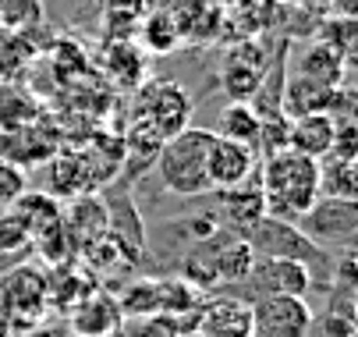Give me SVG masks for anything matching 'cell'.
Returning a JSON list of instances; mask_svg holds the SVG:
<instances>
[{
  "instance_id": "obj_1",
  "label": "cell",
  "mask_w": 358,
  "mask_h": 337,
  "mask_svg": "<svg viewBox=\"0 0 358 337\" xmlns=\"http://www.w3.org/2000/svg\"><path fill=\"white\" fill-rule=\"evenodd\" d=\"M259 185L266 199V217L298 224L320 199V160L280 150L259 160Z\"/></svg>"
},
{
  "instance_id": "obj_2",
  "label": "cell",
  "mask_w": 358,
  "mask_h": 337,
  "mask_svg": "<svg viewBox=\"0 0 358 337\" xmlns=\"http://www.w3.org/2000/svg\"><path fill=\"white\" fill-rule=\"evenodd\" d=\"M213 128H185L178 135H171L160 153H157V178L171 196L181 199H195L206 196L210 188V174H206V160H210V142H213Z\"/></svg>"
},
{
  "instance_id": "obj_3",
  "label": "cell",
  "mask_w": 358,
  "mask_h": 337,
  "mask_svg": "<svg viewBox=\"0 0 358 337\" xmlns=\"http://www.w3.org/2000/svg\"><path fill=\"white\" fill-rule=\"evenodd\" d=\"M245 242L252 245L255 256L294 259V263H301V266H309L313 284H316V287H330L334 263H330L327 249L316 245L298 224H291V220H277V217H263L259 224H252V227L245 231Z\"/></svg>"
},
{
  "instance_id": "obj_4",
  "label": "cell",
  "mask_w": 358,
  "mask_h": 337,
  "mask_svg": "<svg viewBox=\"0 0 358 337\" xmlns=\"http://www.w3.org/2000/svg\"><path fill=\"white\" fill-rule=\"evenodd\" d=\"M50 309V295H46V273L36 263H18L15 270L4 273L0 280V313L11 323V330H29L36 323H43Z\"/></svg>"
},
{
  "instance_id": "obj_5",
  "label": "cell",
  "mask_w": 358,
  "mask_h": 337,
  "mask_svg": "<svg viewBox=\"0 0 358 337\" xmlns=\"http://www.w3.org/2000/svg\"><path fill=\"white\" fill-rule=\"evenodd\" d=\"M131 117L145 121L152 131H157L164 142L178 131L188 128V117H192V96L181 82L174 78H160V82H149L138 89L135 96V107H131Z\"/></svg>"
},
{
  "instance_id": "obj_6",
  "label": "cell",
  "mask_w": 358,
  "mask_h": 337,
  "mask_svg": "<svg viewBox=\"0 0 358 337\" xmlns=\"http://www.w3.org/2000/svg\"><path fill=\"white\" fill-rule=\"evenodd\" d=\"M252 337H309L313 306L301 295H259L252 306Z\"/></svg>"
},
{
  "instance_id": "obj_7",
  "label": "cell",
  "mask_w": 358,
  "mask_h": 337,
  "mask_svg": "<svg viewBox=\"0 0 358 337\" xmlns=\"http://www.w3.org/2000/svg\"><path fill=\"white\" fill-rule=\"evenodd\" d=\"M298 227L313 238L316 245H351V238L358 231V203L355 199H330L320 196L316 206L298 220Z\"/></svg>"
},
{
  "instance_id": "obj_8",
  "label": "cell",
  "mask_w": 358,
  "mask_h": 337,
  "mask_svg": "<svg viewBox=\"0 0 358 337\" xmlns=\"http://www.w3.org/2000/svg\"><path fill=\"white\" fill-rule=\"evenodd\" d=\"M241 284H248L255 295H301V299L316 287L309 266L294 259H273V256H255Z\"/></svg>"
},
{
  "instance_id": "obj_9",
  "label": "cell",
  "mask_w": 358,
  "mask_h": 337,
  "mask_svg": "<svg viewBox=\"0 0 358 337\" xmlns=\"http://www.w3.org/2000/svg\"><path fill=\"white\" fill-rule=\"evenodd\" d=\"M266 50L259 43H238L234 50L227 54L224 68H220V85L231 96V103H248L255 89H259L263 75H266Z\"/></svg>"
},
{
  "instance_id": "obj_10",
  "label": "cell",
  "mask_w": 358,
  "mask_h": 337,
  "mask_svg": "<svg viewBox=\"0 0 358 337\" xmlns=\"http://www.w3.org/2000/svg\"><path fill=\"white\" fill-rule=\"evenodd\" d=\"M259 167V157H255L252 146H241V142H231L224 135H213L210 142V160H206V174H210V188L224 192L241 185L248 174H255Z\"/></svg>"
},
{
  "instance_id": "obj_11",
  "label": "cell",
  "mask_w": 358,
  "mask_h": 337,
  "mask_svg": "<svg viewBox=\"0 0 358 337\" xmlns=\"http://www.w3.org/2000/svg\"><path fill=\"white\" fill-rule=\"evenodd\" d=\"M266 217V199H263V185H259V167L248 174L241 185L220 192V220H227V231L245 238L252 224H259Z\"/></svg>"
},
{
  "instance_id": "obj_12",
  "label": "cell",
  "mask_w": 358,
  "mask_h": 337,
  "mask_svg": "<svg viewBox=\"0 0 358 337\" xmlns=\"http://www.w3.org/2000/svg\"><path fill=\"white\" fill-rule=\"evenodd\" d=\"M68 316H71L75 337H110L121 330V320H124L117 299L107 292H89L82 302H75L68 309Z\"/></svg>"
},
{
  "instance_id": "obj_13",
  "label": "cell",
  "mask_w": 358,
  "mask_h": 337,
  "mask_svg": "<svg viewBox=\"0 0 358 337\" xmlns=\"http://www.w3.org/2000/svg\"><path fill=\"white\" fill-rule=\"evenodd\" d=\"M8 213L32 238V245L39 242V238L54 234L64 224V206H61V199L50 196V192H22V196L8 206Z\"/></svg>"
},
{
  "instance_id": "obj_14",
  "label": "cell",
  "mask_w": 358,
  "mask_h": 337,
  "mask_svg": "<svg viewBox=\"0 0 358 337\" xmlns=\"http://www.w3.org/2000/svg\"><path fill=\"white\" fill-rule=\"evenodd\" d=\"M287 71L298 75V78H305V82H313V85L337 89L348 78V61L337 50H330V46H323L316 39L313 46H305V50L298 54V61H287Z\"/></svg>"
},
{
  "instance_id": "obj_15",
  "label": "cell",
  "mask_w": 358,
  "mask_h": 337,
  "mask_svg": "<svg viewBox=\"0 0 358 337\" xmlns=\"http://www.w3.org/2000/svg\"><path fill=\"white\" fill-rule=\"evenodd\" d=\"M195 330L202 337H252V309L238 299H217L199 306Z\"/></svg>"
},
{
  "instance_id": "obj_16",
  "label": "cell",
  "mask_w": 358,
  "mask_h": 337,
  "mask_svg": "<svg viewBox=\"0 0 358 337\" xmlns=\"http://www.w3.org/2000/svg\"><path fill=\"white\" fill-rule=\"evenodd\" d=\"M334 131H337V117L316 110V114H298L291 117V146L294 153L301 157H313V160H323L330 150H334Z\"/></svg>"
},
{
  "instance_id": "obj_17",
  "label": "cell",
  "mask_w": 358,
  "mask_h": 337,
  "mask_svg": "<svg viewBox=\"0 0 358 337\" xmlns=\"http://www.w3.org/2000/svg\"><path fill=\"white\" fill-rule=\"evenodd\" d=\"M107 231L114 234V242L121 245V252L128 256V263H135L145 252V227H142V217L135 210V199L114 196L107 203Z\"/></svg>"
},
{
  "instance_id": "obj_18",
  "label": "cell",
  "mask_w": 358,
  "mask_h": 337,
  "mask_svg": "<svg viewBox=\"0 0 358 337\" xmlns=\"http://www.w3.org/2000/svg\"><path fill=\"white\" fill-rule=\"evenodd\" d=\"M39 46L29 29H0V82H18L36 61Z\"/></svg>"
},
{
  "instance_id": "obj_19",
  "label": "cell",
  "mask_w": 358,
  "mask_h": 337,
  "mask_svg": "<svg viewBox=\"0 0 358 337\" xmlns=\"http://www.w3.org/2000/svg\"><path fill=\"white\" fill-rule=\"evenodd\" d=\"M64 227L75 238V245L89 242V238L107 231V199L96 196H75L71 206L64 210Z\"/></svg>"
},
{
  "instance_id": "obj_20",
  "label": "cell",
  "mask_w": 358,
  "mask_h": 337,
  "mask_svg": "<svg viewBox=\"0 0 358 337\" xmlns=\"http://www.w3.org/2000/svg\"><path fill=\"white\" fill-rule=\"evenodd\" d=\"M252 245L245 238H238L234 231H220L217 234V280L220 284H241L252 270Z\"/></svg>"
},
{
  "instance_id": "obj_21",
  "label": "cell",
  "mask_w": 358,
  "mask_h": 337,
  "mask_svg": "<svg viewBox=\"0 0 358 337\" xmlns=\"http://www.w3.org/2000/svg\"><path fill=\"white\" fill-rule=\"evenodd\" d=\"M39 121V100L18 82H0V135Z\"/></svg>"
},
{
  "instance_id": "obj_22",
  "label": "cell",
  "mask_w": 358,
  "mask_h": 337,
  "mask_svg": "<svg viewBox=\"0 0 358 337\" xmlns=\"http://www.w3.org/2000/svg\"><path fill=\"white\" fill-rule=\"evenodd\" d=\"M320 196H330V199H355L358 196L355 160H344L337 153H327L320 160Z\"/></svg>"
},
{
  "instance_id": "obj_23",
  "label": "cell",
  "mask_w": 358,
  "mask_h": 337,
  "mask_svg": "<svg viewBox=\"0 0 358 337\" xmlns=\"http://www.w3.org/2000/svg\"><path fill=\"white\" fill-rule=\"evenodd\" d=\"M217 135L231 138V142H241V146H252L255 150V138H259V114L252 110V103H227L224 114H220V128ZM259 157V153H255Z\"/></svg>"
},
{
  "instance_id": "obj_24",
  "label": "cell",
  "mask_w": 358,
  "mask_h": 337,
  "mask_svg": "<svg viewBox=\"0 0 358 337\" xmlns=\"http://www.w3.org/2000/svg\"><path fill=\"white\" fill-rule=\"evenodd\" d=\"M32 252V238L18 227V220L4 210L0 213V273L15 270L18 263H25Z\"/></svg>"
},
{
  "instance_id": "obj_25",
  "label": "cell",
  "mask_w": 358,
  "mask_h": 337,
  "mask_svg": "<svg viewBox=\"0 0 358 337\" xmlns=\"http://www.w3.org/2000/svg\"><path fill=\"white\" fill-rule=\"evenodd\" d=\"M124 316H152L160 313V280H135L124 295H114Z\"/></svg>"
},
{
  "instance_id": "obj_26",
  "label": "cell",
  "mask_w": 358,
  "mask_h": 337,
  "mask_svg": "<svg viewBox=\"0 0 358 337\" xmlns=\"http://www.w3.org/2000/svg\"><path fill=\"white\" fill-rule=\"evenodd\" d=\"M287 146H291V117L284 110L259 117V138H255V153H259V160L270 157V153H280Z\"/></svg>"
},
{
  "instance_id": "obj_27",
  "label": "cell",
  "mask_w": 358,
  "mask_h": 337,
  "mask_svg": "<svg viewBox=\"0 0 358 337\" xmlns=\"http://www.w3.org/2000/svg\"><path fill=\"white\" fill-rule=\"evenodd\" d=\"M355 39H358V25L355 18H344V15H330L323 22V32H320V43L330 46V50H337L344 61L355 57Z\"/></svg>"
},
{
  "instance_id": "obj_28",
  "label": "cell",
  "mask_w": 358,
  "mask_h": 337,
  "mask_svg": "<svg viewBox=\"0 0 358 337\" xmlns=\"http://www.w3.org/2000/svg\"><path fill=\"white\" fill-rule=\"evenodd\" d=\"M43 25L39 0H0V29H36Z\"/></svg>"
},
{
  "instance_id": "obj_29",
  "label": "cell",
  "mask_w": 358,
  "mask_h": 337,
  "mask_svg": "<svg viewBox=\"0 0 358 337\" xmlns=\"http://www.w3.org/2000/svg\"><path fill=\"white\" fill-rule=\"evenodd\" d=\"M128 337H181V330H178V320L174 316L152 313V316H138L128 327Z\"/></svg>"
},
{
  "instance_id": "obj_30",
  "label": "cell",
  "mask_w": 358,
  "mask_h": 337,
  "mask_svg": "<svg viewBox=\"0 0 358 337\" xmlns=\"http://www.w3.org/2000/svg\"><path fill=\"white\" fill-rule=\"evenodd\" d=\"M22 192H25V167L0 160V210H8Z\"/></svg>"
},
{
  "instance_id": "obj_31",
  "label": "cell",
  "mask_w": 358,
  "mask_h": 337,
  "mask_svg": "<svg viewBox=\"0 0 358 337\" xmlns=\"http://www.w3.org/2000/svg\"><path fill=\"white\" fill-rule=\"evenodd\" d=\"M323 337H355V316H351V302L344 299L341 306L334 302L330 313L323 316Z\"/></svg>"
},
{
  "instance_id": "obj_32",
  "label": "cell",
  "mask_w": 358,
  "mask_h": 337,
  "mask_svg": "<svg viewBox=\"0 0 358 337\" xmlns=\"http://www.w3.org/2000/svg\"><path fill=\"white\" fill-rule=\"evenodd\" d=\"M334 15L355 18V0H334Z\"/></svg>"
},
{
  "instance_id": "obj_33",
  "label": "cell",
  "mask_w": 358,
  "mask_h": 337,
  "mask_svg": "<svg viewBox=\"0 0 358 337\" xmlns=\"http://www.w3.org/2000/svg\"><path fill=\"white\" fill-rule=\"evenodd\" d=\"M0 337H15V330H11V323L4 320V313H0Z\"/></svg>"
}]
</instances>
